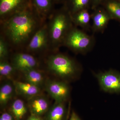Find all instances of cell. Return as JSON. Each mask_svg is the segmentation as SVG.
Instances as JSON below:
<instances>
[{"mask_svg":"<svg viewBox=\"0 0 120 120\" xmlns=\"http://www.w3.org/2000/svg\"><path fill=\"white\" fill-rule=\"evenodd\" d=\"M28 105L32 115L39 116L48 109L49 101L45 97L40 94L29 99Z\"/></svg>","mask_w":120,"mask_h":120,"instance_id":"cell-11","label":"cell"},{"mask_svg":"<svg viewBox=\"0 0 120 120\" xmlns=\"http://www.w3.org/2000/svg\"><path fill=\"white\" fill-rule=\"evenodd\" d=\"M22 73L26 82L40 87L45 82L43 73L37 68L30 69Z\"/></svg>","mask_w":120,"mask_h":120,"instance_id":"cell-14","label":"cell"},{"mask_svg":"<svg viewBox=\"0 0 120 120\" xmlns=\"http://www.w3.org/2000/svg\"><path fill=\"white\" fill-rule=\"evenodd\" d=\"M13 83L16 92L28 99L41 94V87L28 82L14 81Z\"/></svg>","mask_w":120,"mask_h":120,"instance_id":"cell-12","label":"cell"},{"mask_svg":"<svg viewBox=\"0 0 120 120\" xmlns=\"http://www.w3.org/2000/svg\"><path fill=\"white\" fill-rule=\"evenodd\" d=\"M27 120H42L38 116L32 115L30 116Z\"/></svg>","mask_w":120,"mask_h":120,"instance_id":"cell-25","label":"cell"},{"mask_svg":"<svg viewBox=\"0 0 120 120\" xmlns=\"http://www.w3.org/2000/svg\"><path fill=\"white\" fill-rule=\"evenodd\" d=\"M47 24L50 48L57 50L74 26L69 12H60L53 15Z\"/></svg>","mask_w":120,"mask_h":120,"instance_id":"cell-2","label":"cell"},{"mask_svg":"<svg viewBox=\"0 0 120 120\" xmlns=\"http://www.w3.org/2000/svg\"><path fill=\"white\" fill-rule=\"evenodd\" d=\"M101 90L107 93L120 94V72L110 69L96 74Z\"/></svg>","mask_w":120,"mask_h":120,"instance_id":"cell-5","label":"cell"},{"mask_svg":"<svg viewBox=\"0 0 120 120\" xmlns=\"http://www.w3.org/2000/svg\"><path fill=\"white\" fill-rule=\"evenodd\" d=\"M11 110L16 120L22 119L27 112L25 103L20 99H15L13 101L11 105Z\"/></svg>","mask_w":120,"mask_h":120,"instance_id":"cell-17","label":"cell"},{"mask_svg":"<svg viewBox=\"0 0 120 120\" xmlns=\"http://www.w3.org/2000/svg\"><path fill=\"white\" fill-rule=\"evenodd\" d=\"M95 38L74 26L64 41L63 45L76 53L85 54L92 49L95 44Z\"/></svg>","mask_w":120,"mask_h":120,"instance_id":"cell-4","label":"cell"},{"mask_svg":"<svg viewBox=\"0 0 120 120\" xmlns=\"http://www.w3.org/2000/svg\"><path fill=\"white\" fill-rule=\"evenodd\" d=\"M9 54L8 43L4 37L1 35L0 38V60H6Z\"/></svg>","mask_w":120,"mask_h":120,"instance_id":"cell-21","label":"cell"},{"mask_svg":"<svg viewBox=\"0 0 120 120\" xmlns=\"http://www.w3.org/2000/svg\"><path fill=\"white\" fill-rule=\"evenodd\" d=\"M0 117L3 120H13L12 116L8 113H4L2 114Z\"/></svg>","mask_w":120,"mask_h":120,"instance_id":"cell-23","label":"cell"},{"mask_svg":"<svg viewBox=\"0 0 120 120\" xmlns=\"http://www.w3.org/2000/svg\"><path fill=\"white\" fill-rule=\"evenodd\" d=\"M71 16L72 22L75 26H79L86 30H91L90 23L91 16L87 10H82Z\"/></svg>","mask_w":120,"mask_h":120,"instance_id":"cell-13","label":"cell"},{"mask_svg":"<svg viewBox=\"0 0 120 120\" xmlns=\"http://www.w3.org/2000/svg\"><path fill=\"white\" fill-rule=\"evenodd\" d=\"M50 48L47 23H43L34 33L27 45L31 52H42Z\"/></svg>","mask_w":120,"mask_h":120,"instance_id":"cell-6","label":"cell"},{"mask_svg":"<svg viewBox=\"0 0 120 120\" xmlns=\"http://www.w3.org/2000/svg\"><path fill=\"white\" fill-rule=\"evenodd\" d=\"M69 120H81L75 112H73L71 114Z\"/></svg>","mask_w":120,"mask_h":120,"instance_id":"cell-24","label":"cell"},{"mask_svg":"<svg viewBox=\"0 0 120 120\" xmlns=\"http://www.w3.org/2000/svg\"><path fill=\"white\" fill-rule=\"evenodd\" d=\"M94 0V1L95 4H97L101 0Z\"/></svg>","mask_w":120,"mask_h":120,"instance_id":"cell-26","label":"cell"},{"mask_svg":"<svg viewBox=\"0 0 120 120\" xmlns=\"http://www.w3.org/2000/svg\"><path fill=\"white\" fill-rule=\"evenodd\" d=\"M42 22L38 13L26 8L1 22V35L13 46L27 45Z\"/></svg>","mask_w":120,"mask_h":120,"instance_id":"cell-1","label":"cell"},{"mask_svg":"<svg viewBox=\"0 0 120 120\" xmlns=\"http://www.w3.org/2000/svg\"><path fill=\"white\" fill-rule=\"evenodd\" d=\"M119 1L120 2V0H119Z\"/></svg>","mask_w":120,"mask_h":120,"instance_id":"cell-27","label":"cell"},{"mask_svg":"<svg viewBox=\"0 0 120 120\" xmlns=\"http://www.w3.org/2000/svg\"><path fill=\"white\" fill-rule=\"evenodd\" d=\"M64 102L55 101L49 112L46 120H63L65 112Z\"/></svg>","mask_w":120,"mask_h":120,"instance_id":"cell-15","label":"cell"},{"mask_svg":"<svg viewBox=\"0 0 120 120\" xmlns=\"http://www.w3.org/2000/svg\"><path fill=\"white\" fill-rule=\"evenodd\" d=\"M25 0H0V16L1 22L25 8L22 6Z\"/></svg>","mask_w":120,"mask_h":120,"instance_id":"cell-9","label":"cell"},{"mask_svg":"<svg viewBox=\"0 0 120 120\" xmlns=\"http://www.w3.org/2000/svg\"><path fill=\"white\" fill-rule=\"evenodd\" d=\"M15 88L14 85L9 82L3 84L0 88V103L5 105L13 96Z\"/></svg>","mask_w":120,"mask_h":120,"instance_id":"cell-16","label":"cell"},{"mask_svg":"<svg viewBox=\"0 0 120 120\" xmlns=\"http://www.w3.org/2000/svg\"><path fill=\"white\" fill-rule=\"evenodd\" d=\"M107 12L111 19L120 22V2L119 1H109L106 5Z\"/></svg>","mask_w":120,"mask_h":120,"instance_id":"cell-19","label":"cell"},{"mask_svg":"<svg viewBox=\"0 0 120 120\" xmlns=\"http://www.w3.org/2000/svg\"><path fill=\"white\" fill-rule=\"evenodd\" d=\"M16 71L11 64L9 63L7 60L0 61V75L4 77H10Z\"/></svg>","mask_w":120,"mask_h":120,"instance_id":"cell-20","label":"cell"},{"mask_svg":"<svg viewBox=\"0 0 120 120\" xmlns=\"http://www.w3.org/2000/svg\"><path fill=\"white\" fill-rule=\"evenodd\" d=\"M12 64L16 71L22 72L33 69L37 68L39 63L32 55L24 53L15 54L12 60Z\"/></svg>","mask_w":120,"mask_h":120,"instance_id":"cell-8","label":"cell"},{"mask_svg":"<svg viewBox=\"0 0 120 120\" xmlns=\"http://www.w3.org/2000/svg\"><path fill=\"white\" fill-rule=\"evenodd\" d=\"M39 17L43 21L46 19L51 6V0H34Z\"/></svg>","mask_w":120,"mask_h":120,"instance_id":"cell-18","label":"cell"},{"mask_svg":"<svg viewBox=\"0 0 120 120\" xmlns=\"http://www.w3.org/2000/svg\"><path fill=\"white\" fill-rule=\"evenodd\" d=\"M48 69L63 79H73L80 71L79 64L75 60L62 53H56L49 57L46 61Z\"/></svg>","mask_w":120,"mask_h":120,"instance_id":"cell-3","label":"cell"},{"mask_svg":"<svg viewBox=\"0 0 120 120\" xmlns=\"http://www.w3.org/2000/svg\"><path fill=\"white\" fill-rule=\"evenodd\" d=\"M91 16V30L94 33H103L112 20L108 12L102 10L97 11Z\"/></svg>","mask_w":120,"mask_h":120,"instance_id":"cell-10","label":"cell"},{"mask_svg":"<svg viewBox=\"0 0 120 120\" xmlns=\"http://www.w3.org/2000/svg\"><path fill=\"white\" fill-rule=\"evenodd\" d=\"M89 2L90 0H72V9L70 14L72 15L77 12L85 9V8Z\"/></svg>","mask_w":120,"mask_h":120,"instance_id":"cell-22","label":"cell"},{"mask_svg":"<svg viewBox=\"0 0 120 120\" xmlns=\"http://www.w3.org/2000/svg\"><path fill=\"white\" fill-rule=\"evenodd\" d=\"M45 89L55 101L65 102L68 99L70 88L63 81L48 80L45 83Z\"/></svg>","mask_w":120,"mask_h":120,"instance_id":"cell-7","label":"cell"}]
</instances>
